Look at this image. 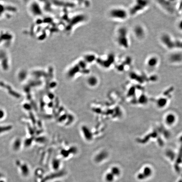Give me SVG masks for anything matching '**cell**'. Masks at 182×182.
Masks as SVG:
<instances>
[{
    "label": "cell",
    "instance_id": "6da1fadb",
    "mask_svg": "<svg viewBox=\"0 0 182 182\" xmlns=\"http://www.w3.org/2000/svg\"><path fill=\"white\" fill-rule=\"evenodd\" d=\"M148 1H136L129 11L130 16H135L145 10L148 6Z\"/></svg>",
    "mask_w": 182,
    "mask_h": 182
},
{
    "label": "cell",
    "instance_id": "7a4b0ae2",
    "mask_svg": "<svg viewBox=\"0 0 182 182\" xmlns=\"http://www.w3.org/2000/svg\"><path fill=\"white\" fill-rule=\"evenodd\" d=\"M112 14L114 18L120 20L121 21H124L128 19L130 16L128 10L124 8H119L113 10Z\"/></svg>",
    "mask_w": 182,
    "mask_h": 182
},
{
    "label": "cell",
    "instance_id": "3957f363",
    "mask_svg": "<svg viewBox=\"0 0 182 182\" xmlns=\"http://www.w3.org/2000/svg\"><path fill=\"white\" fill-rule=\"evenodd\" d=\"M159 64V60L157 57L151 56L148 58L146 62L147 68L150 69H154L156 68Z\"/></svg>",
    "mask_w": 182,
    "mask_h": 182
},
{
    "label": "cell",
    "instance_id": "277c9868",
    "mask_svg": "<svg viewBox=\"0 0 182 182\" xmlns=\"http://www.w3.org/2000/svg\"><path fill=\"white\" fill-rule=\"evenodd\" d=\"M169 59L171 63H179L182 61V54L179 52L174 53L170 55Z\"/></svg>",
    "mask_w": 182,
    "mask_h": 182
},
{
    "label": "cell",
    "instance_id": "5b68a950",
    "mask_svg": "<svg viewBox=\"0 0 182 182\" xmlns=\"http://www.w3.org/2000/svg\"><path fill=\"white\" fill-rule=\"evenodd\" d=\"M134 30L136 31L139 32L140 33H143V34H145V30L143 28H142V26H141L140 25H138V26H136L135 27V28H134ZM135 35H136V37L137 38V39H141L142 38V37H144L142 35V34H141V33H134Z\"/></svg>",
    "mask_w": 182,
    "mask_h": 182
},
{
    "label": "cell",
    "instance_id": "8992f818",
    "mask_svg": "<svg viewBox=\"0 0 182 182\" xmlns=\"http://www.w3.org/2000/svg\"><path fill=\"white\" fill-rule=\"evenodd\" d=\"M175 118L173 114H169L168 116H167L166 118V122L168 123L169 124H172L173 123L175 122Z\"/></svg>",
    "mask_w": 182,
    "mask_h": 182
},
{
    "label": "cell",
    "instance_id": "52a82bcc",
    "mask_svg": "<svg viewBox=\"0 0 182 182\" xmlns=\"http://www.w3.org/2000/svg\"><path fill=\"white\" fill-rule=\"evenodd\" d=\"M105 180L107 182H112L114 180V176L111 173H107L105 177Z\"/></svg>",
    "mask_w": 182,
    "mask_h": 182
},
{
    "label": "cell",
    "instance_id": "ba28073f",
    "mask_svg": "<svg viewBox=\"0 0 182 182\" xmlns=\"http://www.w3.org/2000/svg\"><path fill=\"white\" fill-rule=\"evenodd\" d=\"M177 28L178 29L182 31V19L180 20V21L177 24Z\"/></svg>",
    "mask_w": 182,
    "mask_h": 182
},
{
    "label": "cell",
    "instance_id": "9c48e42d",
    "mask_svg": "<svg viewBox=\"0 0 182 182\" xmlns=\"http://www.w3.org/2000/svg\"></svg>",
    "mask_w": 182,
    "mask_h": 182
}]
</instances>
